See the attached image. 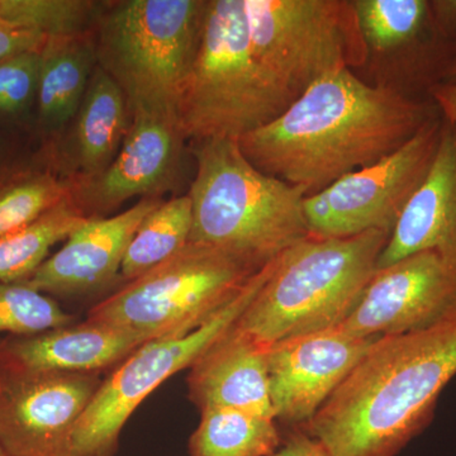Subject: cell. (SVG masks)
Here are the masks:
<instances>
[{
	"label": "cell",
	"instance_id": "30",
	"mask_svg": "<svg viewBox=\"0 0 456 456\" xmlns=\"http://www.w3.org/2000/svg\"><path fill=\"white\" fill-rule=\"evenodd\" d=\"M272 456H330L325 448L316 439L301 428H293L292 432L281 440V446Z\"/></svg>",
	"mask_w": 456,
	"mask_h": 456
},
{
	"label": "cell",
	"instance_id": "4",
	"mask_svg": "<svg viewBox=\"0 0 456 456\" xmlns=\"http://www.w3.org/2000/svg\"><path fill=\"white\" fill-rule=\"evenodd\" d=\"M389 233L307 237L275 260L236 325L265 345L340 325L377 270Z\"/></svg>",
	"mask_w": 456,
	"mask_h": 456
},
{
	"label": "cell",
	"instance_id": "21",
	"mask_svg": "<svg viewBox=\"0 0 456 456\" xmlns=\"http://www.w3.org/2000/svg\"><path fill=\"white\" fill-rule=\"evenodd\" d=\"M130 122L122 90L97 64L75 116L74 176L92 178L106 170L118 154Z\"/></svg>",
	"mask_w": 456,
	"mask_h": 456
},
{
	"label": "cell",
	"instance_id": "33",
	"mask_svg": "<svg viewBox=\"0 0 456 456\" xmlns=\"http://www.w3.org/2000/svg\"><path fill=\"white\" fill-rule=\"evenodd\" d=\"M443 84H456V45Z\"/></svg>",
	"mask_w": 456,
	"mask_h": 456
},
{
	"label": "cell",
	"instance_id": "20",
	"mask_svg": "<svg viewBox=\"0 0 456 456\" xmlns=\"http://www.w3.org/2000/svg\"><path fill=\"white\" fill-rule=\"evenodd\" d=\"M95 66L94 31L47 40L41 51L35 103L45 134H60L75 118Z\"/></svg>",
	"mask_w": 456,
	"mask_h": 456
},
{
	"label": "cell",
	"instance_id": "18",
	"mask_svg": "<svg viewBox=\"0 0 456 456\" xmlns=\"http://www.w3.org/2000/svg\"><path fill=\"white\" fill-rule=\"evenodd\" d=\"M426 250L456 257V131L445 118L430 170L402 213L377 269Z\"/></svg>",
	"mask_w": 456,
	"mask_h": 456
},
{
	"label": "cell",
	"instance_id": "26",
	"mask_svg": "<svg viewBox=\"0 0 456 456\" xmlns=\"http://www.w3.org/2000/svg\"><path fill=\"white\" fill-rule=\"evenodd\" d=\"M68 198V180L53 171L14 167L0 182V237L38 220Z\"/></svg>",
	"mask_w": 456,
	"mask_h": 456
},
{
	"label": "cell",
	"instance_id": "22",
	"mask_svg": "<svg viewBox=\"0 0 456 456\" xmlns=\"http://www.w3.org/2000/svg\"><path fill=\"white\" fill-rule=\"evenodd\" d=\"M277 421L233 410H200V425L189 440V456H272L281 444Z\"/></svg>",
	"mask_w": 456,
	"mask_h": 456
},
{
	"label": "cell",
	"instance_id": "24",
	"mask_svg": "<svg viewBox=\"0 0 456 456\" xmlns=\"http://www.w3.org/2000/svg\"><path fill=\"white\" fill-rule=\"evenodd\" d=\"M191 203L187 196L161 202L146 216L132 237L121 265L131 281L179 253L191 241Z\"/></svg>",
	"mask_w": 456,
	"mask_h": 456
},
{
	"label": "cell",
	"instance_id": "8",
	"mask_svg": "<svg viewBox=\"0 0 456 456\" xmlns=\"http://www.w3.org/2000/svg\"><path fill=\"white\" fill-rule=\"evenodd\" d=\"M259 270L230 255L189 241L169 260L128 281L89 312L147 338L191 331L236 296Z\"/></svg>",
	"mask_w": 456,
	"mask_h": 456
},
{
	"label": "cell",
	"instance_id": "15",
	"mask_svg": "<svg viewBox=\"0 0 456 456\" xmlns=\"http://www.w3.org/2000/svg\"><path fill=\"white\" fill-rule=\"evenodd\" d=\"M375 340L334 327L269 345V388L275 421L293 428L307 425Z\"/></svg>",
	"mask_w": 456,
	"mask_h": 456
},
{
	"label": "cell",
	"instance_id": "17",
	"mask_svg": "<svg viewBox=\"0 0 456 456\" xmlns=\"http://www.w3.org/2000/svg\"><path fill=\"white\" fill-rule=\"evenodd\" d=\"M268 347L237 325L228 330L189 368L191 401L200 411L233 408L275 419L270 398Z\"/></svg>",
	"mask_w": 456,
	"mask_h": 456
},
{
	"label": "cell",
	"instance_id": "3",
	"mask_svg": "<svg viewBox=\"0 0 456 456\" xmlns=\"http://www.w3.org/2000/svg\"><path fill=\"white\" fill-rule=\"evenodd\" d=\"M191 154V242L260 270L310 237L305 191L255 167L239 141H194Z\"/></svg>",
	"mask_w": 456,
	"mask_h": 456
},
{
	"label": "cell",
	"instance_id": "1",
	"mask_svg": "<svg viewBox=\"0 0 456 456\" xmlns=\"http://www.w3.org/2000/svg\"><path fill=\"white\" fill-rule=\"evenodd\" d=\"M440 114L431 98L407 97L341 70L239 145L255 167L311 196L397 151Z\"/></svg>",
	"mask_w": 456,
	"mask_h": 456
},
{
	"label": "cell",
	"instance_id": "12",
	"mask_svg": "<svg viewBox=\"0 0 456 456\" xmlns=\"http://www.w3.org/2000/svg\"><path fill=\"white\" fill-rule=\"evenodd\" d=\"M99 375L38 370L0 353V446L11 456H68Z\"/></svg>",
	"mask_w": 456,
	"mask_h": 456
},
{
	"label": "cell",
	"instance_id": "6",
	"mask_svg": "<svg viewBox=\"0 0 456 456\" xmlns=\"http://www.w3.org/2000/svg\"><path fill=\"white\" fill-rule=\"evenodd\" d=\"M290 104L255 59L244 0H208L200 49L176 103L185 140H241Z\"/></svg>",
	"mask_w": 456,
	"mask_h": 456
},
{
	"label": "cell",
	"instance_id": "31",
	"mask_svg": "<svg viewBox=\"0 0 456 456\" xmlns=\"http://www.w3.org/2000/svg\"><path fill=\"white\" fill-rule=\"evenodd\" d=\"M428 5L441 36L456 45V0H428Z\"/></svg>",
	"mask_w": 456,
	"mask_h": 456
},
{
	"label": "cell",
	"instance_id": "29",
	"mask_svg": "<svg viewBox=\"0 0 456 456\" xmlns=\"http://www.w3.org/2000/svg\"><path fill=\"white\" fill-rule=\"evenodd\" d=\"M47 40L37 33L20 31L0 22V62L20 53L42 51Z\"/></svg>",
	"mask_w": 456,
	"mask_h": 456
},
{
	"label": "cell",
	"instance_id": "35",
	"mask_svg": "<svg viewBox=\"0 0 456 456\" xmlns=\"http://www.w3.org/2000/svg\"><path fill=\"white\" fill-rule=\"evenodd\" d=\"M0 456H11V455H8L7 452H5V450L2 448V446H0Z\"/></svg>",
	"mask_w": 456,
	"mask_h": 456
},
{
	"label": "cell",
	"instance_id": "27",
	"mask_svg": "<svg viewBox=\"0 0 456 456\" xmlns=\"http://www.w3.org/2000/svg\"><path fill=\"white\" fill-rule=\"evenodd\" d=\"M73 320L50 297L22 281L0 283V332L26 338L69 326Z\"/></svg>",
	"mask_w": 456,
	"mask_h": 456
},
{
	"label": "cell",
	"instance_id": "5",
	"mask_svg": "<svg viewBox=\"0 0 456 456\" xmlns=\"http://www.w3.org/2000/svg\"><path fill=\"white\" fill-rule=\"evenodd\" d=\"M208 0L107 3L94 28L97 64L116 82L130 116L175 117L196 60Z\"/></svg>",
	"mask_w": 456,
	"mask_h": 456
},
{
	"label": "cell",
	"instance_id": "13",
	"mask_svg": "<svg viewBox=\"0 0 456 456\" xmlns=\"http://www.w3.org/2000/svg\"><path fill=\"white\" fill-rule=\"evenodd\" d=\"M456 308V257L419 251L375 270L338 329L360 338L407 334Z\"/></svg>",
	"mask_w": 456,
	"mask_h": 456
},
{
	"label": "cell",
	"instance_id": "19",
	"mask_svg": "<svg viewBox=\"0 0 456 456\" xmlns=\"http://www.w3.org/2000/svg\"><path fill=\"white\" fill-rule=\"evenodd\" d=\"M150 340L125 327L86 320L82 325L0 342V353L26 368L98 374L102 369L127 359Z\"/></svg>",
	"mask_w": 456,
	"mask_h": 456
},
{
	"label": "cell",
	"instance_id": "9",
	"mask_svg": "<svg viewBox=\"0 0 456 456\" xmlns=\"http://www.w3.org/2000/svg\"><path fill=\"white\" fill-rule=\"evenodd\" d=\"M275 260L254 274L233 298L197 329L152 338L125 359L121 367L102 382L75 426L68 456H113L119 435L137 407L173 375L191 368L204 351L236 325L265 283Z\"/></svg>",
	"mask_w": 456,
	"mask_h": 456
},
{
	"label": "cell",
	"instance_id": "11",
	"mask_svg": "<svg viewBox=\"0 0 456 456\" xmlns=\"http://www.w3.org/2000/svg\"><path fill=\"white\" fill-rule=\"evenodd\" d=\"M365 45L359 73L373 86L430 99L444 83L455 45L441 36L428 0H354Z\"/></svg>",
	"mask_w": 456,
	"mask_h": 456
},
{
	"label": "cell",
	"instance_id": "32",
	"mask_svg": "<svg viewBox=\"0 0 456 456\" xmlns=\"http://www.w3.org/2000/svg\"><path fill=\"white\" fill-rule=\"evenodd\" d=\"M430 98L456 131V84H439L431 90Z\"/></svg>",
	"mask_w": 456,
	"mask_h": 456
},
{
	"label": "cell",
	"instance_id": "10",
	"mask_svg": "<svg viewBox=\"0 0 456 456\" xmlns=\"http://www.w3.org/2000/svg\"><path fill=\"white\" fill-rule=\"evenodd\" d=\"M443 125L440 114L397 151L305 197L303 209L310 237L347 239L369 231L392 235L430 170Z\"/></svg>",
	"mask_w": 456,
	"mask_h": 456
},
{
	"label": "cell",
	"instance_id": "34",
	"mask_svg": "<svg viewBox=\"0 0 456 456\" xmlns=\"http://www.w3.org/2000/svg\"><path fill=\"white\" fill-rule=\"evenodd\" d=\"M14 167H16L9 164L8 161L5 160L4 158H2V155H0V182H2V180L4 179L5 176H7L8 174L14 169Z\"/></svg>",
	"mask_w": 456,
	"mask_h": 456
},
{
	"label": "cell",
	"instance_id": "14",
	"mask_svg": "<svg viewBox=\"0 0 456 456\" xmlns=\"http://www.w3.org/2000/svg\"><path fill=\"white\" fill-rule=\"evenodd\" d=\"M185 141L175 117L134 114L106 170L66 179L69 198L86 218H104L134 197L159 198L178 180Z\"/></svg>",
	"mask_w": 456,
	"mask_h": 456
},
{
	"label": "cell",
	"instance_id": "28",
	"mask_svg": "<svg viewBox=\"0 0 456 456\" xmlns=\"http://www.w3.org/2000/svg\"><path fill=\"white\" fill-rule=\"evenodd\" d=\"M41 51L0 62V116L17 117L36 103Z\"/></svg>",
	"mask_w": 456,
	"mask_h": 456
},
{
	"label": "cell",
	"instance_id": "16",
	"mask_svg": "<svg viewBox=\"0 0 456 456\" xmlns=\"http://www.w3.org/2000/svg\"><path fill=\"white\" fill-rule=\"evenodd\" d=\"M161 202L159 198H142L112 217L88 218L22 283L44 294L66 296L92 292L110 283L121 273L137 228Z\"/></svg>",
	"mask_w": 456,
	"mask_h": 456
},
{
	"label": "cell",
	"instance_id": "7",
	"mask_svg": "<svg viewBox=\"0 0 456 456\" xmlns=\"http://www.w3.org/2000/svg\"><path fill=\"white\" fill-rule=\"evenodd\" d=\"M244 7L255 59L292 102L326 75L364 65L354 0H244Z\"/></svg>",
	"mask_w": 456,
	"mask_h": 456
},
{
	"label": "cell",
	"instance_id": "23",
	"mask_svg": "<svg viewBox=\"0 0 456 456\" xmlns=\"http://www.w3.org/2000/svg\"><path fill=\"white\" fill-rule=\"evenodd\" d=\"M86 220L68 198L38 220L0 237V283L31 277L49 257L51 248L66 241Z\"/></svg>",
	"mask_w": 456,
	"mask_h": 456
},
{
	"label": "cell",
	"instance_id": "25",
	"mask_svg": "<svg viewBox=\"0 0 456 456\" xmlns=\"http://www.w3.org/2000/svg\"><path fill=\"white\" fill-rule=\"evenodd\" d=\"M104 3L92 0H0V22L46 38L94 31Z\"/></svg>",
	"mask_w": 456,
	"mask_h": 456
},
{
	"label": "cell",
	"instance_id": "2",
	"mask_svg": "<svg viewBox=\"0 0 456 456\" xmlns=\"http://www.w3.org/2000/svg\"><path fill=\"white\" fill-rule=\"evenodd\" d=\"M456 375V308L434 325L383 336L303 430L330 456H397L430 426Z\"/></svg>",
	"mask_w": 456,
	"mask_h": 456
}]
</instances>
